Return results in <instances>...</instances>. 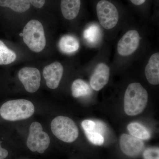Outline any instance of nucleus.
Listing matches in <instances>:
<instances>
[{"label":"nucleus","mask_w":159,"mask_h":159,"mask_svg":"<svg viewBox=\"0 0 159 159\" xmlns=\"http://www.w3.org/2000/svg\"><path fill=\"white\" fill-rule=\"evenodd\" d=\"M120 149L129 157L138 156L143 150L144 143L142 140L133 137L130 135L123 134L119 141Z\"/></svg>","instance_id":"obj_9"},{"label":"nucleus","mask_w":159,"mask_h":159,"mask_svg":"<svg viewBox=\"0 0 159 159\" xmlns=\"http://www.w3.org/2000/svg\"><path fill=\"white\" fill-rule=\"evenodd\" d=\"M85 133L89 141L94 145H101L104 143V138L99 133L94 131H85Z\"/></svg>","instance_id":"obj_19"},{"label":"nucleus","mask_w":159,"mask_h":159,"mask_svg":"<svg viewBox=\"0 0 159 159\" xmlns=\"http://www.w3.org/2000/svg\"><path fill=\"white\" fill-rule=\"evenodd\" d=\"M9 151L2 147L0 142V159H7L9 156Z\"/></svg>","instance_id":"obj_24"},{"label":"nucleus","mask_w":159,"mask_h":159,"mask_svg":"<svg viewBox=\"0 0 159 159\" xmlns=\"http://www.w3.org/2000/svg\"><path fill=\"white\" fill-rule=\"evenodd\" d=\"M145 75L150 84H159V53H154L151 56L145 68Z\"/></svg>","instance_id":"obj_12"},{"label":"nucleus","mask_w":159,"mask_h":159,"mask_svg":"<svg viewBox=\"0 0 159 159\" xmlns=\"http://www.w3.org/2000/svg\"><path fill=\"white\" fill-rule=\"evenodd\" d=\"M31 5L35 8L41 9L45 3V0H28Z\"/></svg>","instance_id":"obj_23"},{"label":"nucleus","mask_w":159,"mask_h":159,"mask_svg":"<svg viewBox=\"0 0 159 159\" xmlns=\"http://www.w3.org/2000/svg\"><path fill=\"white\" fill-rule=\"evenodd\" d=\"M127 129L130 135L140 140H146L150 139L149 131L145 126L138 122H132L127 126Z\"/></svg>","instance_id":"obj_16"},{"label":"nucleus","mask_w":159,"mask_h":159,"mask_svg":"<svg viewBox=\"0 0 159 159\" xmlns=\"http://www.w3.org/2000/svg\"><path fill=\"white\" fill-rule=\"evenodd\" d=\"M96 12L99 22L104 29L110 30L119 22V9L110 0H99L96 5Z\"/></svg>","instance_id":"obj_6"},{"label":"nucleus","mask_w":159,"mask_h":159,"mask_svg":"<svg viewBox=\"0 0 159 159\" xmlns=\"http://www.w3.org/2000/svg\"><path fill=\"white\" fill-rule=\"evenodd\" d=\"M51 131L60 141L71 143L76 141L79 135V130L75 122L69 117L59 116L51 122Z\"/></svg>","instance_id":"obj_4"},{"label":"nucleus","mask_w":159,"mask_h":159,"mask_svg":"<svg viewBox=\"0 0 159 159\" xmlns=\"http://www.w3.org/2000/svg\"><path fill=\"white\" fill-rule=\"evenodd\" d=\"M23 41L34 52L42 51L46 45V39L42 24L37 20H31L23 29Z\"/></svg>","instance_id":"obj_3"},{"label":"nucleus","mask_w":159,"mask_h":159,"mask_svg":"<svg viewBox=\"0 0 159 159\" xmlns=\"http://www.w3.org/2000/svg\"><path fill=\"white\" fill-rule=\"evenodd\" d=\"M18 77L27 92L34 93L39 89L41 74L37 69L33 67L23 68L19 72Z\"/></svg>","instance_id":"obj_8"},{"label":"nucleus","mask_w":159,"mask_h":159,"mask_svg":"<svg viewBox=\"0 0 159 159\" xmlns=\"http://www.w3.org/2000/svg\"><path fill=\"white\" fill-rule=\"evenodd\" d=\"M51 145V139L48 134L43 131L41 124L34 122L30 125L29 136L26 141L27 148L31 152L43 154Z\"/></svg>","instance_id":"obj_5"},{"label":"nucleus","mask_w":159,"mask_h":159,"mask_svg":"<svg viewBox=\"0 0 159 159\" xmlns=\"http://www.w3.org/2000/svg\"><path fill=\"white\" fill-rule=\"evenodd\" d=\"M110 70L107 65L100 63L97 65L90 78L91 88L94 90L102 89L108 82Z\"/></svg>","instance_id":"obj_11"},{"label":"nucleus","mask_w":159,"mask_h":159,"mask_svg":"<svg viewBox=\"0 0 159 159\" xmlns=\"http://www.w3.org/2000/svg\"><path fill=\"white\" fill-rule=\"evenodd\" d=\"M16 58L15 52L9 49L0 40V65L10 64L14 62Z\"/></svg>","instance_id":"obj_18"},{"label":"nucleus","mask_w":159,"mask_h":159,"mask_svg":"<svg viewBox=\"0 0 159 159\" xmlns=\"http://www.w3.org/2000/svg\"><path fill=\"white\" fill-rule=\"evenodd\" d=\"M81 0H61V9L66 19L72 20L79 14L81 7Z\"/></svg>","instance_id":"obj_13"},{"label":"nucleus","mask_w":159,"mask_h":159,"mask_svg":"<svg viewBox=\"0 0 159 159\" xmlns=\"http://www.w3.org/2000/svg\"><path fill=\"white\" fill-rule=\"evenodd\" d=\"M98 29L97 27L92 26L86 29L84 31V36L86 39L88 40L89 41L93 42L96 39L98 33Z\"/></svg>","instance_id":"obj_21"},{"label":"nucleus","mask_w":159,"mask_h":159,"mask_svg":"<svg viewBox=\"0 0 159 159\" xmlns=\"http://www.w3.org/2000/svg\"><path fill=\"white\" fill-rule=\"evenodd\" d=\"M28 0H0V6L8 7L19 13H23L30 8Z\"/></svg>","instance_id":"obj_15"},{"label":"nucleus","mask_w":159,"mask_h":159,"mask_svg":"<svg viewBox=\"0 0 159 159\" xmlns=\"http://www.w3.org/2000/svg\"><path fill=\"white\" fill-rule=\"evenodd\" d=\"M63 67L61 63L56 61L46 66L43 70V76L49 88L55 89L58 87L62 78Z\"/></svg>","instance_id":"obj_10"},{"label":"nucleus","mask_w":159,"mask_h":159,"mask_svg":"<svg viewBox=\"0 0 159 159\" xmlns=\"http://www.w3.org/2000/svg\"><path fill=\"white\" fill-rule=\"evenodd\" d=\"M130 2L136 7H141L147 2V0H129Z\"/></svg>","instance_id":"obj_25"},{"label":"nucleus","mask_w":159,"mask_h":159,"mask_svg":"<svg viewBox=\"0 0 159 159\" xmlns=\"http://www.w3.org/2000/svg\"><path fill=\"white\" fill-rule=\"evenodd\" d=\"M33 103L25 99L7 101L0 108V115L5 120L16 121L29 119L34 113Z\"/></svg>","instance_id":"obj_2"},{"label":"nucleus","mask_w":159,"mask_h":159,"mask_svg":"<svg viewBox=\"0 0 159 159\" xmlns=\"http://www.w3.org/2000/svg\"><path fill=\"white\" fill-rule=\"evenodd\" d=\"M81 125L84 131L92 132L95 130L96 124L94 121L87 119L82 121Z\"/></svg>","instance_id":"obj_22"},{"label":"nucleus","mask_w":159,"mask_h":159,"mask_svg":"<svg viewBox=\"0 0 159 159\" xmlns=\"http://www.w3.org/2000/svg\"><path fill=\"white\" fill-rule=\"evenodd\" d=\"M147 91L139 83H132L127 87L124 96V111L129 116L142 113L148 102Z\"/></svg>","instance_id":"obj_1"},{"label":"nucleus","mask_w":159,"mask_h":159,"mask_svg":"<svg viewBox=\"0 0 159 159\" xmlns=\"http://www.w3.org/2000/svg\"><path fill=\"white\" fill-rule=\"evenodd\" d=\"M79 42L77 39L70 35L62 36L58 43L61 51L66 54L76 52L79 49Z\"/></svg>","instance_id":"obj_14"},{"label":"nucleus","mask_w":159,"mask_h":159,"mask_svg":"<svg viewBox=\"0 0 159 159\" xmlns=\"http://www.w3.org/2000/svg\"><path fill=\"white\" fill-rule=\"evenodd\" d=\"M91 90L89 84L82 79L74 80L72 85V94L74 98L85 97L90 93Z\"/></svg>","instance_id":"obj_17"},{"label":"nucleus","mask_w":159,"mask_h":159,"mask_svg":"<svg viewBox=\"0 0 159 159\" xmlns=\"http://www.w3.org/2000/svg\"><path fill=\"white\" fill-rule=\"evenodd\" d=\"M140 34L135 30H131L125 33L118 42L117 51L119 55L125 57L133 54L139 48Z\"/></svg>","instance_id":"obj_7"},{"label":"nucleus","mask_w":159,"mask_h":159,"mask_svg":"<svg viewBox=\"0 0 159 159\" xmlns=\"http://www.w3.org/2000/svg\"><path fill=\"white\" fill-rule=\"evenodd\" d=\"M144 159H159L158 148H150L145 149L143 152Z\"/></svg>","instance_id":"obj_20"},{"label":"nucleus","mask_w":159,"mask_h":159,"mask_svg":"<svg viewBox=\"0 0 159 159\" xmlns=\"http://www.w3.org/2000/svg\"><path fill=\"white\" fill-rule=\"evenodd\" d=\"M30 159L25 158V159Z\"/></svg>","instance_id":"obj_26"}]
</instances>
